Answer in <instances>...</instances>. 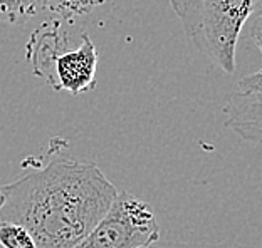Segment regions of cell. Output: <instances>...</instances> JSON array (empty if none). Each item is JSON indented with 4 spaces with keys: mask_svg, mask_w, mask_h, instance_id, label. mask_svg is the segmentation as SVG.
Segmentation results:
<instances>
[{
    "mask_svg": "<svg viewBox=\"0 0 262 248\" xmlns=\"http://www.w3.org/2000/svg\"><path fill=\"white\" fill-rule=\"evenodd\" d=\"M2 221L32 233L37 248H73L118 196L96 163L54 159L2 186Z\"/></svg>",
    "mask_w": 262,
    "mask_h": 248,
    "instance_id": "obj_1",
    "label": "cell"
},
{
    "mask_svg": "<svg viewBox=\"0 0 262 248\" xmlns=\"http://www.w3.org/2000/svg\"><path fill=\"white\" fill-rule=\"evenodd\" d=\"M187 37L217 67L232 74L242 29L262 0H170Z\"/></svg>",
    "mask_w": 262,
    "mask_h": 248,
    "instance_id": "obj_2",
    "label": "cell"
},
{
    "mask_svg": "<svg viewBox=\"0 0 262 248\" xmlns=\"http://www.w3.org/2000/svg\"><path fill=\"white\" fill-rule=\"evenodd\" d=\"M158 240L160 227L151 205L120 191L98 225L73 248H143Z\"/></svg>",
    "mask_w": 262,
    "mask_h": 248,
    "instance_id": "obj_3",
    "label": "cell"
},
{
    "mask_svg": "<svg viewBox=\"0 0 262 248\" xmlns=\"http://www.w3.org/2000/svg\"><path fill=\"white\" fill-rule=\"evenodd\" d=\"M81 40L77 49L59 54L52 64V87L64 89L73 96L91 91L96 86V45L88 34H82Z\"/></svg>",
    "mask_w": 262,
    "mask_h": 248,
    "instance_id": "obj_4",
    "label": "cell"
},
{
    "mask_svg": "<svg viewBox=\"0 0 262 248\" xmlns=\"http://www.w3.org/2000/svg\"><path fill=\"white\" fill-rule=\"evenodd\" d=\"M225 128L242 139L262 144V92L237 91L224 106Z\"/></svg>",
    "mask_w": 262,
    "mask_h": 248,
    "instance_id": "obj_5",
    "label": "cell"
},
{
    "mask_svg": "<svg viewBox=\"0 0 262 248\" xmlns=\"http://www.w3.org/2000/svg\"><path fill=\"white\" fill-rule=\"evenodd\" d=\"M104 0H42V9L49 10L61 19L73 20L74 17L91 14L94 9L103 5Z\"/></svg>",
    "mask_w": 262,
    "mask_h": 248,
    "instance_id": "obj_6",
    "label": "cell"
},
{
    "mask_svg": "<svg viewBox=\"0 0 262 248\" xmlns=\"http://www.w3.org/2000/svg\"><path fill=\"white\" fill-rule=\"evenodd\" d=\"M42 9V0H0V20L17 23L31 19Z\"/></svg>",
    "mask_w": 262,
    "mask_h": 248,
    "instance_id": "obj_7",
    "label": "cell"
},
{
    "mask_svg": "<svg viewBox=\"0 0 262 248\" xmlns=\"http://www.w3.org/2000/svg\"><path fill=\"white\" fill-rule=\"evenodd\" d=\"M0 245L4 248H37L32 233L14 221H0Z\"/></svg>",
    "mask_w": 262,
    "mask_h": 248,
    "instance_id": "obj_8",
    "label": "cell"
},
{
    "mask_svg": "<svg viewBox=\"0 0 262 248\" xmlns=\"http://www.w3.org/2000/svg\"><path fill=\"white\" fill-rule=\"evenodd\" d=\"M247 31H249V37L254 40V44L259 47L262 54V7L247 22Z\"/></svg>",
    "mask_w": 262,
    "mask_h": 248,
    "instance_id": "obj_9",
    "label": "cell"
},
{
    "mask_svg": "<svg viewBox=\"0 0 262 248\" xmlns=\"http://www.w3.org/2000/svg\"><path fill=\"white\" fill-rule=\"evenodd\" d=\"M241 92H262V69L239 81Z\"/></svg>",
    "mask_w": 262,
    "mask_h": 248,
    "instance_id": "obj_10",
    "label": "cell"
},
{
    "mask_svg": "<svg viewBox=\"0 0 262 248\" xmlns=\"http://www.w3.org/2000/svg\"><path fill=\"white\" fill-rule=\"evenodd\" d=\"M4 203V191H2V186H0V206Z\"/></svg>",
    "mask_w": 262,
    "mask_h": 248,
    "instance_id": "obj_11",
    "label": "cell"
},
{
    "mask_svg": "<svg viewBox=\"0 0 262 248\" xmlns=\"http://www.w3.org/2000/svg\"><path fill=\"white\" fill-rule=\"evenodd\" d=\"M143 248H160V246H157V245H150V246H143Z\"/></svg>",
    "mask_w": 262,
    "mask_h": 248,
    "instance_id": "obj_12",
    "label": "cell"
},
{
    "mask_svg": "<svg viewBox=\"0 0 262 248\" xmlns=\"http://www.w3.org/2000/svg\"><path fill=\"white\" fill-rule=\"evenodd\" d=\"M0 221H2V206H0Z\"/></svg>",
    "mask_w": 262,
    "mask_h": 248,
    "instance_id": "obj_13",
    "label": "cell"
},
{
    "mask_svg": "<svg viewBox=\"0 0 262 248\" xmlns=\"http://www.w3.org/2000/svg\"><path fill=\"white\" fill-rule=\"evenodd\" d=\"M0 248H4V246H2V245H0Z\"/></svg>",
    "mask_w": 262,
    "mask_h": 248,
    "instance_id": "obj_14",
    "label": "cell"
}]
</instances>
